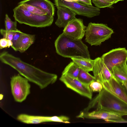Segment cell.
I'll use <instances>...</instances> for the list:
<instances>
[{
    "instance_id": "cell-24",
    "label": "cell",
    "mask_w": 127,
    "mask_h": 127,
    "mask_svg": "<svg viewBox=\"0 0 127 127\" xmlns=\"http://www.w3.org/2000/svg\"><path fill=\"white\" fill-rule=\"evenodd\" d=\"M48 122H57L70 123L69 118L64 116H45Z\"/></svg>"
},
{
    "instance_id": "cell-6",
    "label": "cell",
    "mask_w": 127,
    "mask_h": 127,
    "mask_svg": "<svg viewBox=\"0 0 127 127\" xmlns=\"http://www.w3.org/2000/svg\"><path fill=\"white\" fill-rule=\"evenodd\" d=\"M10 79L11 92L14 100L18 102H23L30 93L29 81L19 74L12 76Z\"/></svg>"
},
{
    "instance_id": "cell-1",
    "label": "cell",
    "mask_w": 127,
    "mask_h": 127,
    "mask_svg": "<svg viewBox=\"0 0 127 127\" xmlns=\"http://www.w3.org/2000/svg\"><path fill=\"white\" fill-rule=\"evenodd\" d=\"M0 59L2 63L16 70L20 75L38 86L41 89L54 84L57 80L58 77L56 74L45 71L23 62L7 52L1 53Z\"/></svg>"
},
{
    "instance_id": "cell-29",
    "label": "cell",
    "mask_w": 127,
    "mask_h": 127,
    "mask_svg": "<svg viewBox=\"0 0 127 127\" xmlns=\"http://www.w3.org/2000/svg\"><path fill=\"white\" fill-rule=\"evenodd\" d=\"M13 44L11 40L3 38L0 40V48L2 49L4 48L11 47Z\"/></svg>"
},
{
    "instance_id": "cell-20",
    "label": "cell",
    "mask_w": 127,
    "mask_h": 127,
    "mask_svg": "<svg viewBox=\"0 0 127 127\" xmlns=\"http://www.w3.org/2000/svg\"><path fill=\"white\" fill-rule=\"evenodd\" d=\"M80 68L74 62H71L65 67L62 72V75H65L77 78Z\"/></svg>"
},
{
    "instance_id": "cell-27",
    "label": "cell",
    "mask_w": 127,
    "mask_h": 127,
    "mask_svg": "<svg viewBox=\"0 0 127 127\" xmlns=\"http://www.w3.org/2000/svg\"><path fill=\"white\" fill-rule=\"evenodd\" d=\"M92 2L96 7L98 8L106 7L111 8L113 4L105 0H93Z\"/></svg>"
},
{
    "instance_id": "cell-25",
    "label": "cell",
    "mask_w": 127,
    "mask_h": 127,
    "mask_svg": "<svg viewBox=\"0 0 127 127\" xmlns=\"http://www.w3.org/2000/svg\"><path fill=\"white\" fill-rule=\"evenodd\" d=\"M22 32L19 30L16 32L13 35L12 40L13 44L11 47L16 51H18L19 39Z\"/></svg>"
},
{
    "instance_id": "cell-7",
    "label": "cell",
    "mask_w": 127,
    "mask_h": 127,
    "mask_svg": "<svg viewBox=\"0 0 127 127\" xmlns=\"http://www.w3.org/2000/svg\"><path fill=\"white\" fill-rule=\"evenodd\" d=\"M56 7H65L69 8L77 14L91 18L99 15L100 13L99 8L81 2L64 0H54Z\"/></svg>"
},
{
    "instance_id": "cell-8",
    "label": "cell",
    "mask_w": 127,
    "mask_h": 127,
    "mask_svg": "<svg viewBox=\"0 0 127 127\" xmlns=\"http://www.w3.org/2000/svg\"><path fill=\"white\" fill-rule=\"evenodd\" d=\"M126 114L103 110H95L92 111L80 112L78 118L91 119H101L107 122L116 123H127L123 116Z\"/></svg>"
},
{
    "instance_id": "cell-13",
    "label": "cell",
    "mask_w": 127,
    "mask_h": 127,
    "mask_svg": "<svg viewBox=\"0 0 127 127\" xmlns=\"http://www.w3.org/2000/svg\"><path fill=\"white\" fill-rule=\"evenodd\" d=\"M94 60L93 72L96 80L102 84L110 80L113 76L111 72L103 63L101 57Z\"/></svg>"
},
{
    "instance_id": "cell-17",
    "label": "cell",
    "mask_w": 127,
    "mask_h": 127,
    "mask_svg": "<svg viewBox=\"0 0 127 127\" xmlns=\"http://www.w3.org/2000/svg\"><path fill=\"white\" fill-rule=\"evenodd\" d=\"M35 35L22 32L20 37L18 51L21 53L25 51L34 41Z\"/></svg>"
},
{
    "instance_id": "cell-23",
    "label": "cell",
    "mask_w": 127,
    "mask_h": 127,
    "mask_svg": "<svg viewBox=\"0 0 127 127\" xmlns=\"http://www.w3.org/2000/svg\"><path fill=\"white\" fill-rule=\"evenodd\" d=\"M21 5L27 11L32 14L41 15L48 14L44 11L35 6L25 3Z\"/></svg>"
},
{
    "instance_id": "cell-9",
    "label": "cell",
    "mask_w": 127,
    "mask_h": 127,
    "mask_svg": "<svg viewBox=\"0 0 127 127\" xmlns=\"http://www.w3.org/2000/svg\"><path fill=\"white\" fill-rule=\"evenodd\" d=\"M101 58L111 72L113 67L127 63V50L125 48L113 49L103 54Z\"/></svg>"
},
{
    "instance_id": "cell-26",
    "label": "cell",
    "mask_w": 127,
    "mask_h": 127,
    "mask_svg": "<svg viewBox=\"0 0 127 127\" xmlns=\"http://www.w3.org/2000/svg\"><path fill=\"white\" fill-rule=\"evenodd\" d=\"M89 86L92 92L99 93L102 90L103 88L102 84L96 80L92 82Z\"/></svg>"
},
{
    "instance_id": "cell-5",
    "label": "cell",
    "mask_w": 127,
    "mask_h": 127,
    "mask_svg": "<svg viewBox=\"0 0 127 127\" xmlns=\"http://www.w3.org/2000/svg\"><path fill=\"white\" fill-rule=\"evenodd\" d=\"M114 33L113 30L105 24L90 22L86 27L85 40L91 46L100 45L110 38Z\"/></svg>"
},
{
    "instance_id": "cell-16",
    "label": "cell",
    "mask_w": 127,
    "mask_h": 127,
    "mask_svg": "<svg viewBox=\"0 0 127 127\" xmlns=\"http://www.w3.org/2000/svg\"><path fill=\"white\" fill-rule=\"evenodd\" d=\"M17 119L24 123L36 124L48 122L44 116H34L21 114L18 115Z\"/></svg>"
},
{
    "instance_id": "cell-3",
    "label": "cell",
    "mask_w": 127,
    "mask_h": 127,
    "mask_svg": "<svg viewBox=\"0 0 127 127\" xmlns=\"http://www.w3.org/2000/svg\"><path fill=\"white\" fill-rule=\"evenodd\" d=\"M93 108L127 115V104L104 88L82 111H88Z\"/></svg>"
},
{
    "instance_id": "cell-32",
    "label": "cell",
    "mask_w": 127,
    "mask_h": 127,
    "mask_svg": "<svg viewBox=\"0 0 127 127\" xmlns=\"http://www.w3.org/2000/svg\"><path fill=\"white\" fill-rule=\"evenodd\" d=\"M107 2L113 4H114V0H105Z\"/></svg>"
},
{
    "instance_id": "cell-21",
    "label": "cell",
    "mask_w": 127,
    "mask_h": 127,
    "mask_svg": "<svg viewBox=\"0 0 127 127\" xmlns=\"http://www.w3.org/2000/svg\"><path fill=\"white\" fill-rule=\"evenodd\" d=\"M77 79L83 83L88 86L92 81L96 80L94 76L81 68Z\"/></svg>"
},
{
    "instance_id": "cell-15",
    "label": "cell",
    "mask_w": 127,
    "mask_h": 127,
    "mask_svg": "<svg viewBox=\"0 0 127 127\" xmlns=\"http://www.w3.org/2000/svg\"><path fill=\"white\" fill-rule=\"evenodd\" d=\"M25 3L38 8L50 16H54L55 8L54 4L49 0H24L18 2V5Z\"/></svg>"
},
{
    "instance_id": "cell-11",
    "label": "cell",
    "mask_w": 127,
    "mask_h": 127,
    "mask_svg": "<svg viewBox=\"0 0 127 127\" xmlns=\"http://www.w3.org/2000/svg\"><path fill=\"white\" fill-rule=\"evenodd\" d=\"M86 27L82 19L75 18L64 27L63 33L72 38L82 39L85 35Z\"/></svg>"
},
{
    "instance_id": "cell-10",
    "label": "cell",
    "mask_w": 127,
    "mask_h": 127,
    "mask_svg": "<svg viewBox=\"0 0 127 127\" xmlns=\"http://www.w3.org/2000/svg\"><path fill=\"white\" fill-rule=\"evenodd\" d=\"M59 79L67 88L82 96L92 99V92L89 86L83 83L77 78L62 75Z\"/></svg>"
},
{
    "instance_id": "cell-4",
    "label": "cell",
    "mask_w": 127,
    "mask_h": 127,
    "mask_svg": "<svg viewBox=\"0 0 127 127\" xmlns=\"http://www.w3.org/2000/svg\"><path fill=\"white\" fill-rule=\"evenodd\" d=\"M13 17L15 20L20 24H24L32 27L43 28L51 26L54 16L48 14L41 15L32 14L27 11L21 5L13 10Z\"/></svg>"
},
{
    "instance_id": "cell-31",
    "label": "cell",
    "mask_w": 127,
    "mask_h": 127,
    "mask_svg": "<svg viewBox=\"0 0 127 127\" xmlns=\"http://www.w3.org/2000/svg\"><path fill=\"white\" fill-rule=\"evenodd\" d=\"M121 83H122L127 92V82H123Z\"/></svg>"
},
{
    "instance_id": "cell-2",
    "label": "cell",
    "mask_w": 127,
    "mask_h": 127,
    "mask_svg": "<svg viewBox=\"0 0 127 127\" xmlns=\"http://www.w3.org/2000/svg\"><path fill=\"white\" fill-rule=\"evenodd\" d=\"M54 44L56 52L63 57L71 58L79 56L90 58L88 47L81 39L72 38L63 33L57 38Z\"/></svg>"
},
{
    "instance_id": "cell-12",
    "label": "cell",
    "mask_w": 127,
    "mask_h": 127,
    "mask_svg": "<svg viewBox=\"0 0 127 127\" xmlns=\"http://www.w3.org/2000/svg\"><path fill=\"white\" fill-rule=\"evenodd\" d=\"M102 85L103 88L127 104V92L122 83L113 76Z\"/></svg>"
},
{
    "instance_id": "cell-14",
    "label": "cell",
    "mask_w": 127,
    "mask_h": 127,
    "mask_svg": "<svg viewBox=\"0 0 127 127\" xmlns=\"http://www.w3.org/2000/svg\"><path fill=\"white\" fill-rule=\"evenodd\" d=\"M57 7L58 18L55 24L59 28H64L70 21L76 18L77 14L67 7L63 6Z\"/></svg>"
},
{
    "instance_id": "cell-28",
    "label": "cell",
    "mask_w": 127,
    "mask_h": 127,
    "mask_svg": "<svg viewBox=\"0 0 127 127\" xmlns=\"http://www.w3.org/2000/svg\"><path fill=\"white\" fill-rule=\"evenodd\" d=\"M17 31H7L3 29L0 30V33L3 36V38L11 41L14 33Z\"/></svg>"
},
{
    "instance_id": "cell-33",
    "label": "cell",
    "mask_w": 127,
    "mask_h": 127,
    "mask_svg": "<svg viewBox=\"0 0 127 127\" xmlns=\"http://www.w3.org/2000/svg\"><path fill=\"white\" fill-rule=\"evenodd\" d=\"M124 0H114V4L116 3L119 1H123Z\"/></svg>"
},
{
    "instance_id": "cell-19",
    "label": "cell",
    "mask_w": 127,
    "mask_h": 127,
    "mask_svg": "<svg viewBox=\"0 0 127 127\" xmlns=\"http://www.w3.org/2000/svg\"><path fill=\"white\" fill-rule=\"evenodd\" d=\"M111 72L113 76L121 83L127 82V63L113 67Z\"/></svg>"
},
{
    "instance_id": "cell-30",
    "label": "cell",
    "mask_w": 127,
    "mask_h": 127,
    "mask_svg": "<svg viewBox=\"0 0 127 127\" xmlns=\"http://www.w3.org/2000/svg\"><path fill=\"white\" fill-rule=\"evenodd\" d=\"M67 1H78L86 4L88 5H92L91 0H64Z\"/></svg>"
},
{
    "instance_id": "cell-18",
    "label": "cell",
    "mask_w": 127,
    "mask_h": 127,
    "mask_svg": "<svg viewBox=\"0 0 127 127\" xmlns=\"http://www.w3.org/2000/svg\"><path fill=\"white\" fill-rule=\"evenodd\" d=\"M71 59L80 68L88 72L93 71L94 60L79 56L73 57Z\"/></svg>"
},
{
    "instance_id": "cell-22",
    "label": "cell",
    "mask_w": 127,
    "mask_h": 127,
    "mask_svg": "<svg viewBox=\"0 0 127 127\" xmlns=\"http://www.w3.org/2000/svg\"><path fill=\"white\" fill-rule=\"evenodd\" d=\"M17 21H11L7 14L5 15V30L7 31H18L17 28Z\"/></svg>"
}]
</instances>
